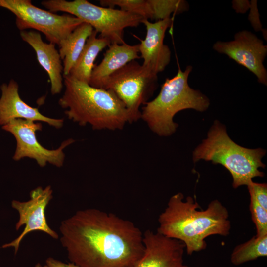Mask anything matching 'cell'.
Here are the masks:
<instances>
[{
    "label": "cell",
    "mask_w": 267,
    "mask_h": 267,
    "mask_svg": "<svg viewBox=\"0 0 267 267\" xmlns=\"http://www.w3.org/2000/svg\"><path fill=\"white\" fill-rule=\"evenodd\" d=\"M60 242L79 267H134L144 252L133 222L98 209L79 210L61 222Z\"/></svg>",
    "instance_id": "1"
},
{
    "label": "cell",
    "mask_w": 267,
    "mask_h": 267,
    "mask_svg": "<svg viewBox=\"0 0 267 267\" xmlns=\"http://www.w3.org/2000/svg\"><path fill=\"white\" fill-rule=\"evenodd\" d=\"M229 217L227 209L217 199L204 210L192 197L184 200L179 192L170 198L159 215L157 231L182 242L187 254L191 255L206 248L208 237L228 236L231 227Z\"/></svg>",
    "instance_id": "2"
},
{
    "label": "cell",
    "mask_w": 267,
    "mask_h": 267,
    "mask_svg": "<svg viewBox=\"0 0 267 267\" xmlns=\"http://www.w3.org/2000/svg\"><path fill=\"white\" fill-rule=\"evenodd\" d=\"M65 91L58 101L68 118L94 130L122 129L129 123L124 104L111 90L92 87L69 75L63 76Z\"/></svg>",
    "instance_id": "3"
},
{
    "label": "cell",
    "mask_w": 267,
    "mask_h": 267,
    "mask_svg": "<svg viewBox=\"0 0 267 267\" xmlns=\"http://www.w3.org/2000/svg\"><path fill=\"white\" fill-rule=\"evenodd\" d=\"M192 69L191 65L184 71L179 68L175 76L165 80L158 95L142 107L141 119L159 136H169L176 132L178 124L173 118L178 112L188 109L203 112L209 107V99L188 85Z\"/></svg>",
    "instance_id": "4"
},
{
    "label": "cell",
    "mask_w": 267,
    "mask_h": 267,
    "mask_svg": "<svg viewBox=\"0 0 267 267\" xmlns=\"http://www.w3.org/2000/svg\"><path fill=\"white\" fill-rule=\"evenodd\" d=\"M266 154L262 148L250 149L236 143L228 135L226 127L216 120L207 137L193 152L194 163L204 160L224 166L231 174L232 186H247L253 178L264 176L260 168L266 165L262 159Z\"/></svg>",
    "instance_id": "5"
},
{
    "label": "cell",
    "mask_w": 267,
    "mask_h": 267,
    "mask_svg": "<svg viewBox=\"0 0 267 267\" xmlns=\"http://www.w3.org/2000/svg\"><path fill=\"white\" fill-rule=\"evenodd\" d=\"M41 4L49 11L64 12L91 25L99 37L111 44H122L124 31L128 27H136L143 19L139 15L121 9L99 6L87 0H47Z\"/></svg>",
    "instance_id": "6"
},
{
    "label": "cell",
    "mask_w": 267,
    "mask_h": 267,
    "mask_svg": "<svg viewBox=\"0 0 267 267\" xmlns=\"http://www.w3.org/2000/svg\"><path fill=\"white\" fill-rule=\"evenodd\" d=\"M157 87V75L134 60L103 80L98 88L115 94L127 109L131 123L141 118L140 106L148 101Z\"/></svg>",
    "instance_id": "7"
},
{
    "label": "cell",
    "mask_w": 267,
    "mask_h": 267,
    "mask_svg": "<svg viewBox=\"0 0 267 267\" xmlns=\"http://www.w3.org/2000/svg\"><path fill=\"white\" fill-rule=\"evenodd\" d=\"M0 7L16 16V25L20 31L28 29L42 33L46 39L59 44L77 26L84 22L69 14L58 15L33 5L30 0H0Z\"/></svg>",
    "instance_id": "8"
},
{
    "label": "cell",
    "mask_w": 267,
    "mask_h": 267,
    "mask_svg": "<svg viewBox=\"0 0 267 267\" xmlns=\"http://www.w3.org/2000/svg\"><path fill=\"white\" fill-rule=\"evenodd\" d=\"M40 122L24 119H15L2 126V129L11 133L16 141V147L13 159L15 161L28 157L35 159L41 167L47 163L58 167L63 166L65 154L63 150L74 142L72 138L64 141L59 148L49 150L41 144L36 135L37 131L42 130Z\"/></svg>",
    "instance_id": "9"
},
{
    "label": "cell",
    "mask_w": 267,
    "mask_h": 267,
    "mask_svg": "<svg viewBox=\"0 0 267 267\" xmlns=\"http://www.w3.org/2000/svg\"><path fill=\"white\" fill-rule=\"evenodd\" d=\"M213 49L225 54L253 73L257 81L267 85V71L263 62L267 54V46L251 32L244 30L234 35L230 41H217Z\"/></svg>",
    "instance_id": "10"
},
{
    "label": "cell",
    "mask_w": 267,
    "mask_h": 267,
    "mask_svg": "<svg viewBox=\"0 0 267 267\" xmlns=\"http://www.w3.org/2000/svg\"><path fill=\"white\" fill-rule=\"evenodd\" d=\"M52 192L50 185L44 188L39 186L30 191L29 200L21 202L14 200L11 202L12 207L17 211L19 215L15 225L16 230H18L23 225L25 227L18 237L4 244L2 248L14 247L16 254L24 237L33 231H43L53 239L58 238V233L49 226L45 216L46 208L53 198Z\"/></svg>",
    "instance_id": "11"
},
{
    "label": "cell",
    "mask_w": 267,
    "mask_h": 267,
    "mask_svg": "<svg viewBox=\"0 0 267 267\" xmlns=\"http://www.w3.org/2000/svg\"><path fill=\"white\" fill-rule=\"evenodd\" d=\"M144 252L134 267H189L184 262L181 241L148 229L143 233Z\"/></svg>",
    "instance_id": "12"
},
{
    "label": "cell",
    "mask_w": 267,
    "mask_h": 267,
    "mask_svg": "<svg viewBox=\"0 0 267 267\" xmlns=\"http://www.w3.org/2000/svg\"><path fill=\"white\" fill-rule=\"evenodd\" d=\"M172 22L171 18L154 22L146 19L142 22L146 29L145 39L139 44L140 57L143 60L142 65L157 75L163 71L171 61V51L164 44V39L166 30Z\"/></svg>",
    "instance_id": "13"
},
{
    "label": "cell",
    "mask_w": 267,
    "mask_h": 267,
    "mask_svg": "<svg viewBox=\"0 0 267 267\" xmlns=\"http://www.w3.org/2000/svg\"><path fill=\"white\" fill-rule=\"evenodd\" d=\"M0 125H5L15 119H24L34 122L42 121L56 129L61 128L63 119H54L43 115L37 108L25 103L19 94V86L13 79L0 86Z\"/></svg>",
    "instance_id": "14"
},
{
    "label": "cell",
    "mask_w": 267,
    "mask_h": 267,
    "mask_svg": "<svg viewBox=\"0 0 267 267\" xmlns=\"http://www.w3.org/2000/svg\"><path fill=\"white\" fill-rule=\"evenodd\" d=\"M20 35L21 39L34 49L39 63L48 74L52 94L60 93L63 87V67L55 44L44 42L40 33L35 31H21Z\"/></svg>",
    "instance_id": "15"
},
{
    "label": "cell",
    "mask_w": 267,
    "mask_h": 267,
    "mask_svg": "<svg viewBox=\"0 0 267 267\" xmlns=\"http://www.w3.org/2000/svg\"><path fill=\"white\" fill-rule=\"evenodd\" d=\"M139 44H111L101 61L95 65L89 84L98 88L101 82L128 63L140 58Z\"/></svg>",
    "instance_id": "16"
},
{
    "label": "cell",
    "mask_w": 267,
    "mask_h": 267,
    "mask_svg": "<svg viewBox=\"0 0 267 267\" xmlns=\"http://www.w3.org/2000/svg\"><path fill=\"white\" fill-rule=\"evenodd\" d=\"M97 34L93 30L69 74L80 81L88 84L95 66L94 61L96 57L103 49L111 44L108 39L98 37Z\"/></svg>",
    "instance_id": "17"
},
{
    "label": "cell",
    "mask_w": 267,
    "mask_h": 267,
    "mask_svg": "<svg viewBox=\"0 0 267 267\" xmlns=\"http://www.w3.org/2000/svg\"><path fill=\"white\" fill-rule=\"evenodd\" d=\"M89 24L83 22L77 26L59 44V53L63 60V75L68 76L81 53L86 41L93 31Z\"/></svg>",
    "instance_id": "18"
},
{
    "label": "cell",
    "mask_w": 267,
    "mask_h": 267,
    "mask_svg": "<svg viewBox=\"0 0 267 267\" xmlns=\"http://www.w3.org/2000/svg\"><path fill=\"white\" fill-rule=\"evenodd\" d=\"M267 256V235L258 237L253 236L246 242L237 245L230 257L232 264L239 266Z\"/></svg>",
    "instance_id": "19"
},
{
    "label": "cell",
    "mask_w": 267,
    "mask_h": 267,
    "mask_svg": "<svg viewBox=\"0 0 267 267\" xmlns=\"http://www.w3.org/2000/svg\"><path fill=\"white\" fill-rule=\"evenodd\" d=\"M101 6L120 9L141 17L143 20H153V14L148 0H101Z\"/></svg>",
    "instance_id": "20"
},
{
    "label": "cell",
    "mask_w": 267,
    "mask_h": 267,
    "mask_svg": "<svg viewBox=\"0 0 267 267\" xmlns=\"http://www.w3.org/2000/svg\"><path fill=\"white\" fill-rule=\"evenodd\" d=\"M148 0L152 11L153 20L169 18L172 14H180L189 9L188 3L183 0Z\"/></svg>",
    "instance_id": "21"
},
{
    "label": "cell",
    "mask_w": 267,
    "mask_h": 267,
    "mask_svg": "<svg viewBox=\"0 0 267 267\" xmlns=\"http://www.w3.org/2000/svg\"><path fill=\"white\" fill-rule=\"evenodd\" d=\"M249 210L256 230L258 237L267 235V210L263 208L252 197L250 196Z\"/></svg>",
    "instance_id": "22"
},
{
    "label": "cell",
    "mask_w": 267,
    "mask_h": 267,
    "mask_svg": "<svg viewBox=\"0 0 267 267\" xmlns=\"http://www.w3.org/2000/svg\"><path fill=\"white\" fill-rule=\"evenodd\" d=\"M247 186L250 196L267 210V184L255 182L252 180Z\"/></svg>",
    "instance_id": "23"
},
{
    "label": "cell",
    "mask_w": 267,
    "mask_h": 267,
    "mask_svg": "<svg viewBox=\"0 0 267 267\" xmlns=\"http://www.w3.org/2000/svg\"><path fill=\"white\" fill-rule=\"evenodd\" d=\"M257 3V1L255 0H252L250 1V13L248 15V19L254 29L256 31H262L263 29L259 19Z\"/></svg>",
    "instance_id": "24"
},
{
    "label": "cell",
    "mask_w": 267,
    "mask_h": 267,
    "mask_svg": "<svg viewBox=\"0 0 267 267\" xmlns=\"http://www.w3.org/2000/svg\"><path fill=\"white\" fill-rule=\"evenodd\" d=\"M232 4L233 8L238 13H245L250 7V1L247 0H234Z\"/></svg>",
    "instance_id": "25"
},
{
    "label": "cell",
    "mask_w": 267,
    "mask_h": 267,
    "mask_svg": "<svg viewBox=\"0 0 267 267\" xmlns=\"http://www.w3.org/2000/svg\"><path fill=\"white\" fill-rule=\"evenodd\" d=\"M45 265L47 267H79L71 262L65 263L52 257H48L46 260Z\"/></svg>",
    "instance_id": "26"
},
{
    "label": "cell",
    "mask_w": 267,
    "mask_h": 267,
    "mask_svg": "<svg viewBox=\"0 0 267 267\" xmlns=\"http://www.w3.org/2000/svg\"><path fill=\"white\" fill-rule=\"evenodd\" d=\"M35 267H47V266L45 265L43 267H42L40 264L38 263L35 265Z\"/></svg>",
    "instance_id": "27"
}]
</instances>
